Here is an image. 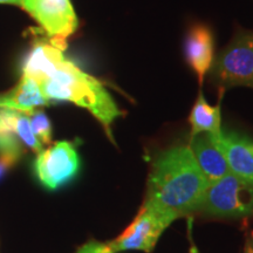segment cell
<instances>
[{
  "label": "cell",
  "instance_id": "5b68a950",
  "mask_svg": "<svg viewBox=\"0 0 253 253\" xmlns=\"http://www.w3.org/2000/svg\"><path fill=\"white\" fill-rule=\"evenodd\" d=\"M176 219L172 214L144 203L130 225L110 243V249L114 253L128 250H140L149 253L154 250L164 230Z\"/></svg>",
  "mask_w": 253,
  "mask_h": 253
},
{
  "label": "cell",
  "instance_id": "30bf717a",
  "mask_svg": "<svg viewBox=\"0 0 253 253\" xmlns=\"http://www.w3.org/2000/svg\"><path fill=\"white\" fill-rule=\"evenodd\" d=\"M189 147L209 184L230 173L226 158L210 134L203 132L192 136Z\"/></svg>",
  "mask_w": 253,
  "mask_h": 253
},
{
  "label": "cell",
  "instance_id": "e0dca14e",
  "mask_svg": "<svg viewBox=\"0 0 253 253\" xmlns=\"http://www.w3.org/2000/svg\"><path fill=\"white\" fill-rule=\"evenodd\" d=\"M244 253H253V243H252V240H248V242H246Z\"/></svg>",
  "mask_w": 253,
  "mask_h": 253
},
{
  "label": "cell",
  "instance_id": "7a4b0ae2",
  "mask_svg": "<svg viewBox=\"0 0 253 253\" xmlns=\"http://www.w3.org/2000/svg\"><path fill=\"white\" fill-rule=\"evenodd\" d=\"M50 102L67 101L87 109L110 135V126L122 115V110L101 82L63 58L38 82Z\"/></svg>",
  "mask_w": 253,
  "mask_h": 253
},
{
  "label": "cell",
  "instance_id": "5bb4252c",
  "mask_svg": "<svg viewBox=\"0 0 253 253\" xmlns=\"http://www.w3.org/2000/svg\"><path fill=\"white\" fill-rule=\"evenodd\" d=\"M78 253H114L109 245L102 244V243L90 242L84 245L79 250Z\"/></svg>",
  "mask_w": 253,
  "mask_h": 253
},
{
  "label": "cell",
  "instance_id": "8fae6325",
  "mask_svg": "<svg viewBox=\"0 0 253 253\" xmlns=\"http://www.w3.org/2000/svg\"><path fill=\"white\" fill-rule=\"evenodd\" d=\"M49 103L50 101L42 94L39 84L24 75L12 89L0 94V108L5 109L30 113Z\"/></svg>",
  "mask_w": 253,
  "mask_h": 253
},
{
  "label": "cell",
  "instance_id": "8992f818",
  "mask_svg": "<svg viewBox=\"0 0 253 253\" xmlns=\"http://www.w3.org/2000/svg\"><path fill=\"white\" fill-rule=\"evenodd\" d=\"M34 170L39 182L48 190L66 185L78 175L80 157L73 142L60 141L38 154Z\"/></svg>",
  "mask_w": 253,
  "mask_h": 253
},
{
  "label": "cell",
  "instance_id": "7c38bea8",
  "mask_svg": "<svg viewBox=\"0 0 253 253\" xmlns=\"http://www.w3.org/2000/svg\"><path fill=\"white\" fill-rule=\"evenodd\" d=\"M189 121L191 125V137L198 134H203V132L217 135L221 130L220 106L209 104L203 93L199 91L197 100L190 113Z\"/></svg>",
  "mask_w": 253,
  "mask_h": 253
},
{
  "label": "cell",
  "instance_id": "3957f363",
  "mask_svg": "<svg viewBox=\"0 0 253 253\" xmlns=\"http://www.w3.org/2000/svg\"><path fill=\"white\" fill-rule=\"evenodd\" d=\"M211 78L220 93L227 88H253V32H240L213 60Z\"/></svg>",
  "mask_w": 253,
  "mask_h": 253
},
{
  "label": "cell",
  "instance_id": "ac0fdd59",
  "mask_svg": "<svg viewBox=\"0 0 253 253\" xmlns=\"http://www.w3.org/2000/svg\"><path fill=\"white\" fill-rule=\"evenodd\" d=\"M190 253H199L198 250L196 249V246H191V249H190Z\"/></svg>",
  "mask_w": 253,
  "mask_h": 253
},
{
  "label": "cell",
  "instance_id": "ba28073f",
  "mask_svg": "<svg viewBox=\"0 0 253 253\" xmlns=\"http://www.w3.org/2000/svg\"><path fill=\"white\" fill-rule=\"evenodd\" d=\"M211 135V134H210ZM212 136L229 164L230 172L253 186V140L235 131L218 132Z\"/></svg>",
  "mask_w": 253,
  "mask_h": 253
},
{
  "label": "cell",
  "instance_id": "9a60e30c",
  "mask_svg": "<svg viewBox=\"0 0 253 253\" xmlns=\"http://www.w3.org/2000/svg\"><path fill=\"white\" fill-rule=\"evenodd\" d=\"M13 166H14V163H12L11 161L0 157V178L5 175V172L7 171L9 168H12Z\"/></svg>",
  "mask_w": 253,
  "mask_h": 253
},
{
  "label": "cell",
  "instance_id": "d6986e66",
  "mask_svg": "<svg viewBox=\"0 0 253 253\" xmlns=\"http://www.w3.org/2000/svg\"><path fill=\"white\" fill-rule=\"evenodd\" d=\"M252 235H253V233H252ZM252 243H253V242H252Z\"/></svg>",
  "mask_w": 253,
  "mask_h": 253
},
{
  "label": "cell",
  "instance_id": "52a82bcc",
  "mask_svg": "<svg viewBox=\"0 0 253 253\" xmlns=\"http://www.w3.org/2000/svg\"><path fill=\"white\" fill-rule=\"evenodd\" d=\"M60 49L67 48V39L78 30V17L71 0H30L24 9Z\"/></svg>",
  "mask_w": 253,
  "mask_h": 253
},
{
  "label": "cell",
  "instance_id": "2e32d148",
  "mask_svg": "<svg viewBox=\"0 0 253 253\" xmlns=\"http://www.w3.org/2000/svg\"><path fill=\"white\" fill-rule=\"evenodd\" d=\"M30 2V0H0V4H8V5H14L19 6L23 9L26 8V6Z\"/></svg>",
  "mask_w": 253,
  "mask_h": 253
},
{
  "label": "cell",
  "instance_id": "277c9868",
  "mask_svg": "<svg viewBox=\"0 0 253 253\" xmlns=\"http://www.w3.org/2000/svg\"><path fill=\"white\" fill-rule=\"evenodd\" d=\"M209 216L220 218L253 217V186L233 173L209 184L199 207Z\"/></svg>",
  "mask_w": 253,
  "mask_h": 253
},
{
  "label": "cell",
  "instance_id": "6da1fadb",
  "mask_svg": "<svg viewBox=\"0 0 253 253\" xmlns=\"http://www.w3.org/2000/svg\"><path fill=\"white\" fill-rule=\"evenodd\" d=\"M208 188L189 145H176L154 161L144 203L178 218L199 210Z\"/></svg>",
  "mask_w": 253,
  "mask_h": 253
},
{
  "label": "cell",
  "instance_id": "4fadbf2b",
  "mask_svg": "<svg viewBox=\"0 0 253 253\" xmlns=\"http://www.w3.org/2000/svg\"><path fill=\"white\" fill-rule=\"evenodd\" d=\"M27 115L32 130L38 140L42 144H49L52 142V125L48 116L40 109H34L33 112L27 113Z\"/></svg>",
  "mask_w": 253,
  "mask_h": 253
},
{
  "label": "cell",
  "instance_id": "9c48e42d",
  "mask_svg": "<svg viewBox=\"0 0 253 253\" xmlns=\"http://www.w3.org/2000/svg\"><path fill=\"white\" fill-rule=\"evenodd\" d=\"M184 53L186 61L202 86L214 60V41L210 28L202 24L190 28L184 41Z\"/></svg>",
  "mask_w": 253,
  "mask_h": 253
}]
</instances>
